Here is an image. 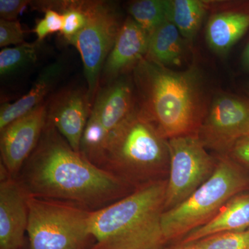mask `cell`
<instances>
[{"mask_svg":"<svg viewBox=\"0 0 249 249\" xmlns=\"http://www.w3.org/2000/svg\"><path fill=\"white\" fill-rule=\"evenodd\" d=\"M242 63H243L244 67L249 71V42L246 47L243 55H242Z\"/></svg>","mask_w":249,"mask_h":249,"instance_id":"f1b7e54d","label":"cell"},{"mask_svg":"<svg viewBox=\"0 0 249 249\" xmlns=\"http://www.w3.org/2000/svg\"><path fill=\"white\" fill-rule=\"evenodd\" d=\"M132 81L136 108L162 137L196 135L210 106L197 69L175 71L145 57Z\"/></svg>","mask_w":249,"mask_h":249,"instance_id":"7a4b0ae2","label":"cell"},{"mask_svg":"<svg viewBox=\"0 0 249 249\" xmlns=\"http://www.w3.org/2000/svg\"><path fill=\"white\" fill-rule=\"evenodd\" d=\"M108 133L97 113L91 109L80 143V153L93 165L101 168Z\"/></svg>","mask_w":249,"mask_h":249,"instance_id":"44dd1931","label":"cell"},{"mask_svg":"<svg viewBox=\"0 0 249 249\" xmlns=\"http://www.w3.org/2000/svg\"><path fill=\"white\" fill-rule=\"evenodd\" d=\"M30 249H91L92 211L62 201L28 197Z\"/></svg>","mask_w":249,"mask_h":249,"instance_id":"8992f818","label":"cell"},{"mask_svg":"<svg viewBox=\"0 0 249 249\" xmlns=\"http://www.w3.org/2000/svg\"><path fill=\"white\" fill-rule=\"evenodd\" d=\"M227 156L249 173V134L237 141Z\"/></svg>","mask_w":249,"mask_h":249,"instance_id":"d4e9b609","label":"cell"},{"mask_svg":"<svg viewBox=\"0 0 249 249\" xmlns=\"http://www.w3.org/2000/svg\"><path fill=\"white\" fill-rule=\"evenodd\" d=\"M249 134V98L224 94L210 103L196 137L215 156H227L237 141Z\"/></svg>","mask_w":249,"mask_h":249,"instance_id":"9c48e42d","label":"cell"},{"mask_svg":"<svg viewBox=\"0 0 249 249\" xmlns=\"http://www.w3.org/2000/svg\"><path fill=\"white\" fill-rule=\"evenodd\" d=\"M28 196L102 209L135 191L74 151L48 121L37 147L15 178Z\"/></svg>","mask_w":249,"mask_h":249,"instance_id":"6da1fadb","label":"cell"},{"mask_svg":"<svg viewBox=\"0 0 249 249\" xmlns=\"http://www.w3.org/2000/svg\"><path fill=\"white\" fill-rule=\"evenodd\" d=\"M169 175L165 191V211L181 204L214 173L217 157L208 152L196 135L168 140Z\"/></svg>","mask_w":249,"mask_h":249,"instance_id":"ba28073f","label":"cell"},{"mask_svg":"<svg viewBox=\"0 0 249 249\" xmlns=\"http://www.w3.org/2000/svg\"><path fill=\"white\" fill-rule=\"evenodd\" d=\"M47 121V102L0 130L1 164L16 178L35 150Z\"/></svg>","mask_w":249,"mask_h":249,"instance_id":"30bf717a","label":"cell"},{"mask_svg":"<svg viewBox=\"0 0 249 249\" xmlns=\"http://www.w3.org/2000/svg\"><path fill=\"white\" fill-rule=\"evenodd\" d=\"M209 3L199 0H172L170 20L183 38L193 40L201 25Z\"/></svg>","mask_w":249,"mask_h":249,"instance_id":"d6986e66","label":"cell"},{"mask_svg":"<svg viewBox=\"0 0 249 249\" xmlns=\"http://www.w3.org/2000/svg\"></svg>","mask_w":249,"mask_h":249,"instance_id":"1f68e13d","label":"cell"},{"mask_svg":"<svg viewBox=\"0 0 249 249\" xmlns=\"http://www.w3.org/2000/svg\"><path fill=\"white\" fill-rule=\"evenodd\" d=\"M248 93H249V91H248Z\"/></svg>","mask_w":249,"mask_h":249,"instance_id":"4dcf8cb0","label":"cell"},{"mask_svg":"<svg viewBox=\"0 0 249 249\" xmlns=\"http://www.w3.org/2000/svg\"><path fill=\"white\" fill-rule=\"evenodd\" d=\"M248 229L249 191H247L236 195L224 205L213 219L184 236L175 245H186L214 234Z\"/></svg>","mask_w":249,"mask_h":249,"instance_id":"2e32d148","label":"cell"},{"mask_svg":"<svg viewBox=\"0 0 249 249\" xmlns=\"http://www.w3.org/2000/svg\"><path fill=\"white\" fill-rule=\"evenodd\" d=\"M34 32L37 36V41L39 42H42L49 34H51L45 18L37 21Z\"/></svg>","mask_w":249,"mask_h":249,"instance_id":"83f0119b","label":"cell"},{"mask_svg":"<svg viewBox=\"0 0 249 249\" xmlns=\"http://www.w3.org/2000/svg\"><path fill=\"white\" fill-rule=\"evenodd\" d=\"M45 19L50 31L51 34L61 32L64 24L63 15L53 9L45 10Z\"/></svg>","mask_w":249,"mask_h":249,"instance_id":"4316f807","label":"cell"},{"mask_svg":"<svg viewBox=\"0 0 249 249\" xmlns=\"http://www.w3.org/2000/svg\"><path fill=\"white\" fill-rule=\"evenodd\" d=\"M172 0H140L129 4L131 18L150 34L160 24L170 21Z\"/></svg>","mask_w":249,"mask_h":249,"instance_id":"ffe728a7","label":"cell"},{"mask_svg":"<svg viewBox=\"0 0 249 249\" xmlns=\"http://www.w3.org/2000/svg\"><path fill=\"white\" fill-rule=\"evenodd\" d=\"M168 178L137 188L120 200L92 211L91 249H163L162 230Z\"/></svg>","mask_w":249,"mask_h":249,"instance_id":"3957f363","label":"cell"},{"mask_svg":"<svg viewBox=\"0 0 249 249\" xmlns=\"http://www.w3.org/2000/svg\"><path fill=\"white\" fill-rule=\"evenodd\" d=\"M83 8L88 22L70 44L76 47L81 55L88 94L93 106L103 65L124 22L119 10L109 1H83Z\"/></svg>","mask_w":249,"mask_h":249,"instance_id":"52a82bcc","label":"cell"},{"mask_svg":"<svg viewBox=\"0 0 249 249\" xmlns=\"http://www.w3.org/2000/svg\"><path fill=\"white\" fill-rule=\"evenodd\" d=\"M249 29V1L231 3L209 18L206 40L214 52L227 53Z\"/></svg>","mask_w":249,"mask_h":249,"instance_id":"5bb4252c","label":"cell"},{"mask_svg":"<svg viewBox=\"0 0 249 249\" xmlns=\"http://www.w3.org/2000/svg\"><path fill=\"white\" fill-rule=\"evenodd\" d=\"M165 249H199L193 245V244L189 243L186 245H174L172 247H168Z\"/></svg>","mask_w":249,"mask_h":249,"instance_id":"f546056e","label":"cell"},{"mask_svg":"<svg viewBox=\"0 0 249 249\" xmlns=\"http://www.w3.org/2000/svg\"><path fill=\"white\" fill-rule=\"evenodd\" d=\"M150 35L132 18H127L103 65L101 78L108 84L131 69L134 70L146 57Z\"/></svg>","mask_w":249,"mask_h":249,"instance_id":"4fadbf2b","label":"cell"},{"mask_svg":"<svg viewBox=\"0 0 249 249\" xmlns=\"http://www.w3.org/2000/svg\"><path fill=\"white\" fill-rule=\"evenodd\" d=\"M62 71L61 62L51 64L42 70L27 94L14 103H4L0 109V130L45 102L44 98L56 84Z\"/></svg>","mask_w":249,"mask_h":249,"instance_id":"e0dca14e","label":"cell"},{"mask_svg":"<svg viewBox=\"0 0 249 249\" xmlns=\"http://www.w3.org/2000/svg\"><path fill=\"white\" fill-rule=\"evenodd\" d=\"M169 168L168 140L135 106L108 134L101 169L136 190L167 179Z\"/></svg>","mask_w":249,"mask_h":249,"instance_id":"277c9868","label":"cell"},{"mask_svg":"<svg viewBox=\"0 0 249 249\" xmlns=\"http://www.w3.org/2000/svg\"><path fill=\"white\" fill-rule=\"evenodd\" d=\"M40 42H24L14 48H4L0 52V74H11L28 65L34 63L37 58Z\"/></svg>","mask_w":249,"mask_h":249,"instance_id":"7402d4cb","label":"cell"},{"mask_svg":"<svg viewBox=\"0 0 249 249\" xmlns=\"http://www.w3.org/2000/svg\"><path fill=\"white\" fill-rule=\"evenodd\" d=\"M215 170L177 207L165 211L161 226L167 245L209 222L232 197L249 190V173L229 156H217Z\"/></svg>","mask_w":249,"mask_h":249,"instance_id":"5b68a950","label":"cell"},{"mask_svg":"<svg viewBox=\"0 0 249 249\" xmlns=\"http://www.w3.org/2000/svg\"><path fill=\"white\" fill-rule=\"evenodd\" d=\"M92 104L88 90L69 88L54 94L47 102V121L53 124L74 151L80 143Z\"/></svg>","mask_w":249,"mask_h":249,"instance_id":"7c38bea8","label":"cell"},{"mask_svg":"<svg viewBox=\"0 0 249 249\" xmlns=\"http://www.w3.org/2000/svg\"><path fill=\"white\" fill-rule=\"evenodd\" d=\"M182 39L173 22L163 23L150 35L146 58L165 67L179 65L183 53Z\"/></svg>","mask_w":249,"mask_h":249,"instance_id":"ac0fdd59","label":"cell"},{"mask_svg":"<svg viewBox=\"0 0 249 249\" xmlns=\"http://www.w3.org/2000/svg\"><path fill=\"white\" fill-rule=\"evenodd\" d=\"M30 1L24 0H1L0 1V16L5 20H17V18L22 10L31 4Z\"/></svg>","mask_w":249,"mask_h":249,"instance_id":"484cf974","label":"cell"},{"mask_svg":"<svg viewBox=\"0 0 249 249\" xmlns=\"http://www.w3.org/2000/svg\"><path fill=\"white\" fill-rule=\"evenodd\" d=\"M192 244L199 249H249V229L214 234Z\"/></svg>","mask_w":249,"mask_h":249,"instance_id":"603a6c76","label":"cell"},{"mask_svg":"<svg viewBox=\"0 0 249 249\" xmlns=\"http://www.w3.org/2000/svg\"><path fill=\"white\" fill-rule=\"evenodd\" d=\"M24 43V31L18 20H0V47Z\"/></svg>","mask_w":249,"mask_h":249,"instance_id":"cb8c5ba5","label":"cell"},{"mask_svg":"<svg viewBox=\"0 0 249 249\" xmlns=\"http://www.w3.org/2000/svg\"><path fill=\"white\" fill-rule=\"evenodd\" d=\"M135 104L133 81L121 76L98 91L91 109L109 134L130 114Z\"/></svg>","mask_w":249,"mask_h":249,"instance_id":"9a60e30c","label":"cell"},{"mask_svg":"<svg viewBox=\"0 0 249 249\" xmlns=\"http://www.w3.org/2000/svg\"><path fill=\"white\" fill-rule=\"evenodd\" d=\"M0 249H22L27 231V193L1 164Z\"/></svg>","mask_w":249,"mask_h":249,"instance_id":"8fae6325","label":"cell"}]
</instances>
